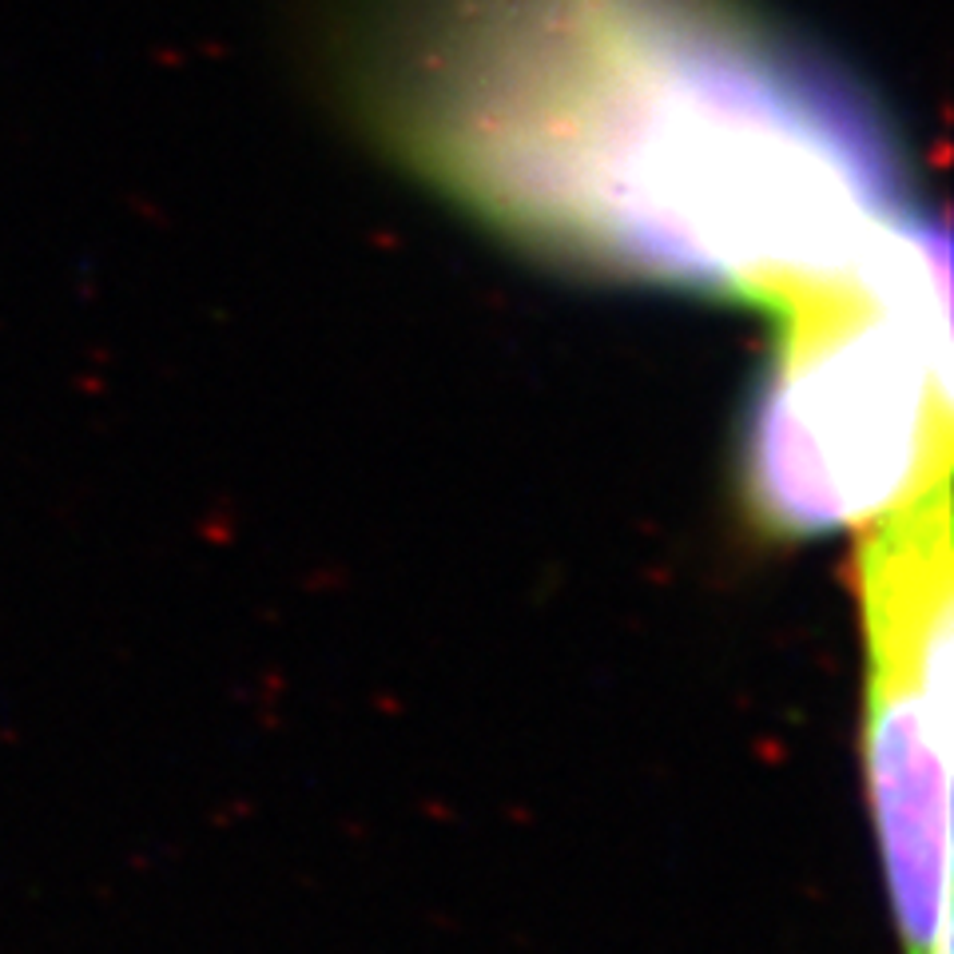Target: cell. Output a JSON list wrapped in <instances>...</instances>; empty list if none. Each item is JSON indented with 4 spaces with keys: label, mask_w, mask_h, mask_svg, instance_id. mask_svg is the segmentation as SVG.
<instances>
[{
    "label": "cell",
    "mask_w": 954,
    "mask_h": 954,
    "mask_svg": "<svg viewBox=\"0 0 954 954\" xmlns=\"http://www.w3.org/2000/svg\"><path fill=\"white\" fill-rule=\"evenodd\" d=\"M366 60L430 180L601 267L792 306L919 219L871 104L728 0H386Z\"/></svg>",
    "instance_id": "1"
}]
</instances>
